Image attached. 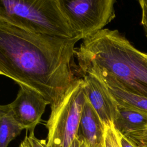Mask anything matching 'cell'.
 Segmentation results:
<instances>
[{
    "label": "cell",
    "instance_id": "12",
    "mask_svg": "<svg viewBox=\"0 0 147 147\" xmlns=\"http://www.w3.org/2000/svg\"><path fill=\"white\" fill-rule=\"evenodd\" d=\"M104 126L103 147H122L120 142V133L115 129L114 125Z\"/></svg>",
    "mask_w": 147,
    "mask_h": 147
},
{
    "label": "cell",
    "instance_id": "1",
    "mask_svg": "<svg viewBox=\"0 0 147 147\" xmlns=\"http://www.w3.org/2000/svg\"><path fill=\"white\" fill-rule=\"evenodd\" d=\"M79 40L29 32L0 20V75L37 91L53 109L78 79L73 62Z\"/></svg>",
    "mask_w": 147,
    "mask_h": 147
},
{
    "label": "cell",
    "instance_id": "7",
    "mask_svg": "<svg viewBox=\"0 0 147 147\" xmlns=\"http://www.w3.org/2000/svg\"><path fill=\"white\" fill-rule=\"evenodd\" d=\"M86 98L96 111L104 126L113 125L118 115V104L106 84L98 77L83 76Z\"/></svg>",
    "mask_w": 147,
    "mask_h": 147
},
{
    "label": "cell",
    "instance_id": "15",
    "mask_svg": "<svg viewBox=\"0 0 147 147\" xmlns=\"http://www.w3.org/2000/svg\"><path fill=\"white\" fill-rule=\"evenodd\" d=\"M139 3L141 9V25L143 26L147 37V0L139 1Z\"/></svg>",
    "mask_w": 147,
    "mask_h": 147
},
{
    "label": "cell",
    "instance_id": "16",
    "mask_svg": "<svg viewBox=\"0 0 147 147\" xmlns=\"http://www.w3.org/2000/svg\"><path fill=\"white\" fill-rule=\"evenodd\" d=\"M69 147H89L83 137L78 134Z\"/></svg>",
    "mask_w": 147,
    "mask_h": 147
},
{
    "label": "cell",
    "instance_id": "13",
    "mask_svg": "<svg viewBox=\"0 0 147 147\" xmlns=\"http://www.w3.org/2000/svg\"><path fill=\"white\" fill-rule=\"evenodd\" d=\"M125 136L127 137L136 147H147V126L144 130Z\"/></svg>",
    "mask_w": 147,
    "mask_h": 147
},
{
    "label": "cell",
    "instance_id": "2",
    "mask_svg": "<svg viewBox=\"0 0 147 147\" xmlns=\"http://www.w3.org/2000/svg\"><path fill=\"white\" fill-rule=\"evenodd\" d=\"M78 71L106 84L147 98V54L136 49L117 30L103 29L75 48Z\"/></svg>",
    "mask_w": 147,
    "mask_h": 147
},
{
    "label": "cell",
    "instance_id": "6",
    "mask_svg": "<svg viewBox=\"0 0 147 147\" xmlns=\"http://www.w3.org/2000/svg\"><path fill=\"white\" fill-rule=\"evenodd\" d=\"M19 86L16 99L9 105L14 117L24 129L34 131L49 103L37 91L24 86Z\"/></svg>",
    "mask_w": 147,
    "mask_h": 147
},
{
    "label": "cell",
    "instance_id": "11",
    "mask_svg": "<svg viewBox=\"0 0 147 147\" xmlns=\"http://www.w3.org/2000/svg\"><path fill=\"white\" fill-rule=\"evenodd\" d=\"M118 105L147 114V98L128 92L119 87L106 84Z\"/></svg>",
    "mask_w": 147,
    "mask_h": 147
},
{
    "label": "cell",
    "instance_id": "18",
    "mask_svg": "<svg viewBox=\"0 0 147 147\" xmlns=\"http://www.w3.org/2000/svg\"><path fill=\"white\" fill-rule=\"evenodd\" d=\"M19 147H30V145L29 144L26 137H25L24 140L21 142Z\"/></svg>",
    "mask_w": 147,
    "mask_h": 147
},
{
    "label": "cell",
    "instance_id": "5",
    "mask_svg": "<svg viewBox=\"0 0 147 147\" xmlns=\"http://www.w3.org/2000/svg\"><path fill=\"white\" fill-rule=\"evenodd\" d=\"M58 3L80 40L103 29L115 17L114 0H58Z\"/></svg>",
    "mask_w": 147,
    "mask_h": 147
},
{
    "label": "cell",
    "instance_id": "3",
    "mask_svg": "<svg viewBox=\"0 0 147 147\" xmlns=\"http://www.w3.org/2000/svg\"><path fill=\"white\" fill-rule=\"evenodd\" d=\"M0 20L34 33L64 38L78 37L58 0H0Z\"/></svg>",
    "mask_w": 147,
    "mask_h": 147
},
{
    "label": "cell",
    "instance_id": "8",
    "mask_svg": "<svg viewBox=\"0 0 147 147\" xmlns=\"http://www.w3.org/2000/svg\"><path fill=\"white\" fill-rule=\"evenodd\" d=\"M105 126L98 115L86 98L79 127L78 134L89 147H103Z\"/></svg>",
    "mask_w": 147,
    "mask_h": 147
},
{
    "label": "cell",
    "instance_id": "17",
    "mask_svg": "<svg viewBox=\"0 0 147 147\" xmlns=\"http://www.w3.org/2000/svg\"><path fill=\"white\" fill-rule=\"evenodd\" d=\"M120 142L122 147H136L127 137H126L123 135H122L121 133H120Z\"/></svg>",
    "mask_w": 147,
    "mask_h": 147
},
{
    "label": "cell",
    "instance_id": "4",
    "mask_svg": "<svg viewBox=\"0 0 147 147\" xmlns=\"http://www.w3.org/2000/svg\"><path fill=\"white\" fill-rule=\"evenodd\" d=\"M86 100L84 82L78 78L53 109L45 126L47 147H69L78 134L82 110Z\"/></svg>",
    "mask_w": 147,
    "mask_h": 147
},
{
    "label": "cell",
    "instance_id": "14",
    "mask_svg": "<svg viewBox=\"0 0 147 147\" xmlns=\"http://www.w3.org/2000/svg\"><path fill=\"white\" fill-rule=\"evenodd\" d=\"M30 145V147H47L45 140H40L37 138L34 131L29 133L28 136H26Z\"/></svg>",
    "mask_w": 147,
    "mask_h": 147
},
{
    "label": "cell",
    "instance_id": "9",
    "mask_svg": "<svg viewBox=\"0 0 147 147\" xmlns=\"http://www.w3.org/2000/svg\"><path fill=\"white\" fill-rule=\"evenodd\" d=\"M114 126L123 136L144 130L147 126V114L118 105V115Z\"/></svg>",
    "mask_w": 147,
    "mask_h": 147
},
{
    "label": "cell",
    "instance_id": "10",
    "mask_svg": "<svg viewBox=\"0 0 147 147\" xmlns=\"http://www.w3.org/2000/svg\"><path fill=\"white\" fill-rule=\"evenodd\" d=\"M23 130L14 117L9 105H0V147H7Z\"/></svg>",
    "mask_w": 147,
    "mask_h": 147
}]
</instances>
